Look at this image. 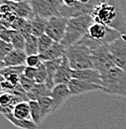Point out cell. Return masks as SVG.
Wrapping results in <instances>:
<instances>
[{
    "label": "cell",
    "mask_w": 126,
    "mask_h": 129,
    "mask_svg": "<svg viewBox=\"0 0 126 129\" xmlns=\"http://www.w3.org/2000/svg\"><path fill=\"white\" fill-rule=\"evenodd\" d=\"M47 18H43L40 16H35L30 19L32 27V35L39 38L40 36L44 35L46 32V27H47Z\"/></svg>",
    "instance_id": "cb8c5ba5"
},
{
    "label": "cell",
    "mask_w": 126,
    "mask_h": 129,
    "mask_svg": "<svg viewBox=\"0 0 126 129\" xmlns=\"http://www.w3.org/2000/svg\"><path fill=\"white\" fill-rule=\"evenodd\" d=\"M24 52L26 53L27 56L31 55H38L39 50H38V38L30 35L25 38V49Z\"/></svg>",
    "instance_id": "4316f807"
},
{
    "label": "cell",
    "mask_w": 126,
    "mask_h": 129,
    "mask_svg": "<svg viewBox=\"0 0 126 129\" xmlns=\"http://www.w3.org/2000/svg\"><path fill=\"white\" fill-rule=\"evenodd\" d=\"M92 62L93 68L100 75L115 67L112 56L108 50V45L100 46L92 51Z\"/></svg>",
    "instance_id": "52a82bcc"
},
{
    "label": "cell",
    "mask_w": 126,
    "mask_h": 129,
    "mask_svg": "<svg viewBox=\"0 0 126 129\" xmlns=\"http://www.w3.org/2000/svg\"><path fill=\"white\" fill-rule=\"evenodd\" d=\"M28 102H29V106H30V114H31L32 121L38 126L43 121L39 103L37 100H28Z\"/></svg>",
    "instance_id": "83f0119b"
},
{
    "label": "cell",
    "mask_w": 126,
    "mask_h": 129,
    "mask_svg": "<svg viewBox=\"0 0 126 129\" xmlns=\"http://www.w3.org/2000/svg\"><path fill=\"white\" fill-rule=\"evenodd\" d=\"M93 22L90 15L71 18L68 21V26L64 39L61 44L65 48L75 45L87 33V30Z\"/></svg>",
    "instance_id": "277c9868"
},
{
    "label": "cell",
    "mask_w": 126,
    "mask_h": 129,
    "mask_svg": "<svg viewBox=\"0 0 126 129\" xmlns=\"http://www.w3.org/2000/svg\"><path fill=\"white\" fill-rule=\"evenodd\" d=\"M122 34L112 29L108 26L92 22L89 26L87 33L79 40V42L85 45L86 47L93 51L103 45H108L119 38Z\"/></svg>",
    "instance_id": "7a4b0ae2"
},
{
    "label": "cell",
    "mask_w": 126,
    "mask_h": 129,
    "mask_svg": "<svg viewBox=\"0 0 126 129\" xmlns=\"http://www.w3.org/2000/svg\"><path fill=\"white\" fill-rule=\"evenodd\" d=\"M90 16L93 22L108 26L122 35L126 34L125 15L116 0L100 2L94 7Z\"/></svg>",
    "instance_id": "6da1fadb"
},
{
    "label": "cell",
    "mask_w": 126,
    "mask_h": 129,
    "mask_svg": "<svg viewBox=\"0 0 126 129\" xmlns=\"http://www.w3.org/2000/svg\"><path fill=\"white\" fill-rule=\"evenodd\" d=\"M3 3H6L10 6V8L13 10V12L20 18H24L26 20H30L35 16L34 11L32 9L31 4L28 0L24 1H18V2H12V1H3Z\"/></svg>",
    "instance_id": "9a60e30c"
},
{
    "label": "cell",
    "mask_w": 126,
    "mask_h": 129,
    "mask_svg": "<svg viewBox=\"0 0 126 129\" xmlns=\"http://www.w3.org/2000/svg\"><path fill=\"white\" fill-rule=\"evenodd\" d=\"M108 50L115 67L126 72V34L121 35L115 41L108 44Z\"/></svg>",
    "instance_id": "9c48e42d"
},
{
    "label": "cell",
    "mask_w": 126,
    "mask_h": 129,
    "mask_svg": "<svg viewBox=\"0 0 126 129\" xmlns=\"http://www.w3.org/2000/svg\"><path fill=\"white\" fill-rule=\"evenodd\" d=\"M12 50H14V49H13V46L10 43H7V42H4V41L0 40V61L3 62L4 59L6 58V56Z\"/></svg>",
    "instance_id": "1f68e13d"
},
{
    "label": "cell",
    "mask_w": 126,
    "mask_h": 129,
    "mask_svg": "<svg viewBox=\"0 0 126 129\" xmlns=\"http://www.w3.org/2000/svg\"><path fill=\"white\" fill-rule=\"evenodd\" d=\"M12 114L15 118L24 119V120H32L30 114V106L28 100H22L18 102L13 107Z\"/></svg>",
    "instance_id": "603a6c76"
},
{
    "label": "cell",
    "mask_w": 126,
    "mask_h": 129,
    "mask_svg": "<svg viewBox=\"0 0 126 129\" xmlns=\"http://www.w3.org/2000/svg\"><path fill=\"white\" fill-rule=\"evenodd\" d=\"M11 45L13 46L14 50H19V51H24L25 49V37L20 32H16L15 36L13 37L11 41Z\"/></svg>",
    "instance_id": "f546056e"
},
{
    "label": "cell",
    "mask_w": 126,
    "mask_h": 129,
    "mask_svg": "<svg viewBox=\"0 0 126 129\" xmlns=\"http://www.w3.org/2000/svg\"><path fill=\"white\" fill-rule=\"evenodd\" d=\"M25 66L19 67H5L3 70L0 71V75L6 80L12 83L13 85H19L20 78L23 74Z\"/></svg>",
    "instance_id": "e0dca14e"
},
{
    "label": "cell",
    "mask_w": 126,
    "mask_h": 129,
    "mask_svg": "<svg viewBox=\"0 0 126 129\" xmlns=\"http://www.w3.org/2000/svg\"><path fill=\"white\" fill-rule=\"evenodd\" d=\"M36 73H37V68H32V67L25 66L24 71H23V76H25L26 78L30 79L32 81H35Z\"/></svg>",
    "instance_id": "d590c367"
},
{
    "label": "cell",
    "mask_w": 126,
    "mask_h": 129,
    "mask_svg": "<svg viewBox=\"0 0 126 129\" xmlns=\"http://www.w3.org/2000/svg\"><path fill=\"white\" fill-rule=\"evenodd\" d=\"M17 17L18 16L13 12V10L10 8L8 4L2 3L0 5V22L5 28L10 29Z\"/></svg>",
    "instance_id": "44dd1931"
},
{
    "label": "cell",
    "mask_w": 126,
    "mask_h": 129,
    "mask_svg": "<svg viewBox=\"0 0 126 129\" xmlns=\"http://www.w3.org/2000/svg\"><path fill=\"white\" fill-rule=\"evenodd\" d=\"M18 32L21 33L25 38L28 37V36H30V35H32V27H31L30 20H27L26 23H25V25H24V26L21 28V30L18 31Z\"/></svg>",
    "instance_id": "8d00e7d4"
},
{
    "label": "cell",
    "mask_w": 126,
    "mask_h": 129,
    "mask_svg": "<svg viewBox=\"0 0 126 129\" xmlns=\"http://www.w3.org/2000/svg\"><path fill=\"white\" fill-rule=\"evenodd\" d=\"M72 73H73V70L70 67L68 58L66 57V55H64L62 63H61L59 69L57 70V72L54 76L55 85H57V84H68L70 82V81L73 79Z\"/></svg>",
    "instance_id": "5bb4252c"
},
{
    "label": "cell",
    "mask_w": 126,
    "mask_h": 129,
    "mask_svg": "<svg viewBox=\"0 0 126 129\" xmlns=\"http://www.w3.org/2000/svg\"><path fill=\"white\" fill-rule=\"evenodd\" d=\"M65 55L68 58L72 70L94 69L92 62V51L79 42L66 48Z\"/></svg>",
    "instance_id": "5b68a950"
},
{
    "label": "cell",
    "mask_w": 126,
    "mask_h": 129,
    "mask_svg": "<svg viewBox=\"0 0 126 129\" xmlns=\"http://www.w3.org/2000/svg\"><path fill=\"white\" fill-rule=\"evenodd\" d=\"M69 19L63 16H52L48 18L45 34L53 41L61 43L66 34Z\"/></svg>",
    "instance_id": "ba28073f"
},
{
    "label": "cell",
    "mask_w": 126,
    "mask_h": 129,
    "mask_svg": "<svg viewBox=\"0 0 126 129\" xmlns=\"http://www.w3.org/2000/svg\"><path fill=\"white\" fill-rule=\"evenodd\" d=\"M52 89L49 88L46 83H35L31 89L26 92L28 100H38L41 97L51 96Z\"/></svg>",
    "instance_id": "ffe728a7"
},
{
    "label": "cell",
    "mask_w": 126,
    "mask_h": 129,
    "mask_svg": "<svg viewBox=\"0 0 126 129\" xmlns=\"http://www.w3.org/2000/svg\"><path fill=\"white\" fill-rule=\"evenodd\" d=\"M42 63H43V61H42L39 54L38 55H31V56H27L25 66L32 67V68H38Z\"/></svg>",
    "instance_id": "d6a6232c"
},
{
    "label": "cell",
    "mask_w": 126,
    "mask_h": 129,
    "mask_svg": "<svg viewBox=\"0 0 126 129\" xmlns=\"http://www.w3.org/2000/svg\"><path fill=\"white\" fill-rule=\"evenodd\" d=\"M66 53V48L59 42H54L53 45L48 49L47 51H45L42 54H39L42 61L46 62V61H51V60H56V59H60L62 58Z\"/></svg>",
    "instance_id": "ac0fdd59"
},
{
    "label": "cell",
    "mask_w": 126,
    "mask_h": 129,
    "mask_svg": "<svg viewBox=\"0 0 126 129\" xmlns=\"http://www.w3.org/2000/svg\"><path fill=\"white\" fill-rule=\"evenodd\" d=\"M4 1H12V2H18V1H24V0H4Z\"/></svg>",
    "instance_id": "b9f144b4"
},
{
    "label": "cell",
    "mask_w": 126,
    "mask_h": 129,
    "mask_svg": "<svg viewBox=\"0 0 126 129\" xmlns=\"http://www.w3.org/2000/svg\"><path fill=\"white\" fill-rule=\"evenodd\" d=\"M27 55L24 51L12 50L4 59L3 63L5 67H19L25 66Z\"/></svg>",
    "instance_id": "d6986e66"
},
{
    "label": "cell",
    "mask_w": 126,
    "mask_h": 129,
    "mask_svg": "<svg viewBox=\"0 0 126 129\" xmlns=\"http://www.w3.org/2000/svg\"><path fill=\"white\" fill-rule=\"evenodd\" d=\"M31 4L34 14L43 18L60 16V10L63 6L62 0H28Z\"/></svg>",
    "instance_id": "8992f818"
},
{
    "label": "cell",
    "mask_w": 126,
    "mask_h": 129,
    "mask_svg": "<svg viewBox=\"0 0 126 129\" xmlns=\"http://www.w3.org/2000/svg\"><path fill=\"white\" fill-rule=\"evenodd\" d=\"M10 123H12L14 126L20 129H37V125L32 120H24V119H18L13 116L12 112L4 116Z\"/></svg>",
    "instance_id": "d4e9b609"
},
{
    "label": "cell",
    "mask_w": 126,
    "mask_h": 129,
    "mask_svg": "<svg viewBox=\"0 0 126 129\" xmlns=\"http://www.w3.org/2000/svg\"><path fill=\"white\" fill-rule=\"evenodd\" d=\"M68 86H69L72 96L73 95H81V94L88 93L91 91L102 90V85H100V84L90 83V82L79 81V80H76V79H72L70 82L68 83Z\"/></svg>",
    "instance_id": "8fae6325"
},
{
    "label": "cell",
    "mask_w": 126,
    "mask_h": 129,
    "mask_svg": "<svg viewBox=\"0 0 126 129\" xmlns=\"http://www.w3.org/2000/svg\"><path fill=\"white\" fill-rule=\"evenodd\" d=\"M54 42L55 41H53L46 34L40 36L38 38V50H39V54H42L45 51H47L48 49L53 45Z\"/></svg>",
    "instance_id": "f1b7e54d"
},
{
    "label": "cell",
    "mask_w": 126,
    "mask_h": 129,
    "mask_svg": "<svg viewBox=\"0 0 126 129\" xmlns=\"http://www.w3.org/2000/svg\"><path fill=\"white\" fill-rule=\"evenodd\" d=\"M22 100H25V99L15 93H12L10 91H1L0 92V113L3 116L11 113L13 110V107Z\"/></svg>",
    "instance_id": "4fadbf2b"
},
{
    "label": "cell",
    "mask_w": 126,
    "mask_h": 129,
    "mask_svg": "<svg viewBox=\"0 0 126 129\" xmlns=\"http://www.w3.org/2000/svg\"><path fill=\"white\" fill-rule=\"evenodd\" d=\"M16 32H17L16 30L9 29V28H5L4 30H2V31L0 32V40L11 44V41H12L13 37L15 36Z\"/></svg>",
    "instance_id": "836d02e7"
},
{
    "label": "cell",
    "mask_w": 126,
    "mask_h": 129,
    "mask_svg": "<svg viewBox=\"0 0 126 129\" xmlns=\"http://www.w3.org/2000/svg\"><path fill=\"white\" fill-rule=\"evenodd\" d=\"M102 91L118 96L126 97V72L113 67L101 74Z\"/></svg>",
    "instance_id": "3957f363"
},
{
    "label": "cell",
    "mask_w": 126,
    "mask_h": 129,
    "mask_svg": "<svg viewBox=\"0 0 126 129\" xmlns=\"http://www.w3.org/2000/svg\"><path fill=\"white\" fill-rule=\"evenodd\" d=\"M62 60H63V57L60 58V59H56V60H51V61H46L44 62V64L46 67V70H47V80H46V84L49 88H53L55 86V83H54V76L57 72V70L59 69L60 64L62 63Z\"/></svg>",
    "instance_id": "7402d4cb"
},
{
    "label": "cell",
    "mask_w": 126,
    "mask_h": 129,
    "mask_svg": "<svg viewBox=\"0 0 126 129\" xmlns=\"http://www.w3.org/2000/svg\"><path fill=\"white\" fill-rule=\"evenodd\" d=\"M35 83H36L35 81H32L30 79L26 78V77L23 76V74H22V76H21V78H20L19 84H20V86L23 88V90H24L25 92H28L32 87L35 85Z\"/></svg>",
    "instance_id": "e575fe53"
},
{
    "label": "cell",
    "mask_w": 126,
    "mask_h": 129,
    "mask_svg": "<svg viewBox=\"0 0 126 129\" xmlns=\"http://www.w3.org/2000/svg\"><path fill=\"white\" fill-rule=\"evenodd\" d=\"M4 29H5V27H4V26H3V25H2V23H1V22H0V32H1V31H2V30H4Z\"/></svg>",
    "instance_id": "60d3db41"
},
{
    "label": "cell",
    "mask_w": 126,
    "mask_h": 129,
    "mask_svg": "<svg viewBox=\"0 0 126 129\" xmlns=\"http://www.w3.org/2000/svg\"><path fill=\"white\" fill-rule=\"evenodd\" d=\"M40 109H41V113H42V118L43 120H45L50 114H52V108H53V100L51 96H45L39 98L38 100Z\"/></svg>",
    "instance_id": "484cf974"
},
{
    "label": "cell",
    "mask_w": 126,
    "mask_h": 129,
    "mask_svg": "<svg viewBox=\"0 0 126 129\" xmlns=\"http://www.w3.org/2000/svg\"><path fill=\"white\" fill-rule=\"evenodd\" d=\"M1 80H2V76L0 75V92L2 91V88H1Z\"/></svg>",
    "instance_id": "7bdbcfd3"
},
{
    "label": "cell",
    "mask_w": 126,
    "mask_h": 129,
    "mask_svg": "<svg viewBox=\"0 0 126 129\" xmlns=\"http://www.w3.org/2000/svg\"><path fill=\"white\" fill-rule=\"evenodd\" d=\"M47 70L44 64V62L37 68V73H36V78H35V82L36 83H45L47 80Z\"/></svg>",
    "instance_id": "4dcf8cb0"
},
{
    "label": "cell",
    "mask_w": 126,
    "mask_h": 129,
    "mask_svg": "<svg viewBox=\"0 0 126 129\" xmlns=\"http://www.w3.org/2000/svg\"><path fill=\"white\" fill-rule=\"evenodd\" d=\"M3 1H4V0H0V5H1L2 3H3Z\"/></svg>",
    "instance_id": "ee69618b"
},
{
    "label": "cell",
    "mask_w": 126,
    "mask_h": 129,
    "mask_svg": "<svg viewBox=\"0 0 126 129\" xmlns=\"http://www.w3.org/2000/svg\"><path fill=\"white\" fill-rule=\"evenodd\" d=\"M4 68H5V64H4V63L0 61V71H1V70H3Z\"/></svg>",
    "instance_id": "ab89813d"
},
{
    "label": "cell",
    "mask_w": 126,
    "mask_h": 129,
    "mask_svg": "<svg viewBox=\"0 0 126 129\" xmlns=\"http://www.w3.org/2000/svg\"><path fill=\"white\" fill-rule=\"evenodd\" d=\"M100 2H101L100 0H91L88 3L78 2L76 5H74L72 7H67V6L63 5L60 10V16L71 19V18H76V17L90 15L92 10L94 9V7Z\"/></svg>",
    "instance_id": "30bf717a"
},
{
    "label": "cell",
    "mask_w": 126,
    "mask_h": 129,
    "mask_svg": "<svg viewBox=\"0 0 126 129\" xmlns=\"http://www.w3.org/2000/svg\"><path fill=\"white\" fill-rule=\"evenodd\" d=\"M62 2H63L64 5L67 6V7H72V6H74V5H76L78 3L77 0H62Z\"/></svg>",
    "instance_id": "74e56055"
},
{
    "label": "cell",
    "mask_w": 126,
    "mask_h": 129,
    "mask_svg": "<svg viewBox=\"0 0 126 129\" xmlns=\"http://www.w3.org/2000/svg\"><path fill=\"white\" fill-rule=\"evenodd\" d=\"M101 2H104V1H107V0H100Z\"/></svg>",
    "instance_id": "f6af8a7d"
},
{
    "label": "cell",
    "mask_w": 126,
    "mask_h": 129,
    "mask_svg": "<svg viewBox=\"0 0 126 129\" xmlns=\"http://www.w3.org/2000/svg\"><path fill=\"white\" fill-rule=\"evenodd\" d=\"M72 77H73V79H76V80L101 85V75L95 69L73 70Z\"/></svg>",
    "instance_id": "2e32d148"
},
{
    "label": "cell",
    "mask_w": 126,
    "mask_h": 129,
    "mask_svg": "<svg viewBox=\"0 0 126 129\" xmlns=\"http://www.w3.org/2000/svg\"><path fill=\"white\" fill-rule=\"evenodd\" d=\"M71 96L72 94H71L68 84L55 85L52 88V92H51V97L53 100V108H52L53 113L57 109H59Z\"/></svg>",
    "instance_id": "7c38bea8"
},
{
    "label": "cell",
    "mask_w": 126,
    "mask_h": 129,
    "mask_svg": "<svg viewBox=\"0 0 126 129\" xmlns=\"http://www.w3.org/2000/svg\"><path fill=\"white\" fill-rule=\"evenodd\" d=\"M78 2L79 3H88V2H90L91 0H77Z\"/></svg>",
    "instance_id": "f35d334b"
}]
</instances>
